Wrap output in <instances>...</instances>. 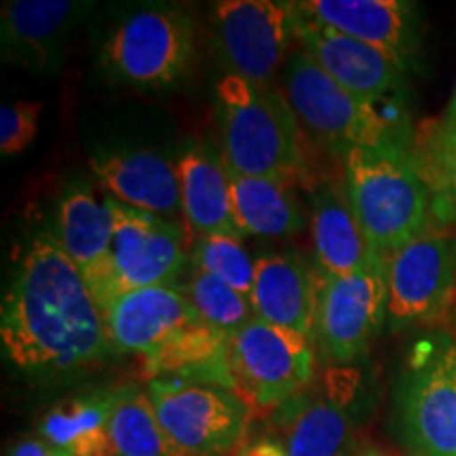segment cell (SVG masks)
<instances>
[{
  "instance_id": "26",
  "label": "cell",
  "mask_w": 456,
  "mask_h": 456,
  "mask_svg": "<svg viewBox=\"0 0 456 456\" xmlns=\"http://www.w3.org/2000/svg\"><path fill=\"white\" fill-rule=\"evenodd\" d=\"M114 456H175L159 425L151 395L138 385L114 393L108 419Z\"/></svg>"
},
{
  "instance_id": "14",
  "label": "cell",
  "mask_w": 456,
  "mask_h": 456,
  "mask_svg": "<svg viewBox=\"0 0 456 456\" xmlns=\"http://www.w3.org/2000/svg\"><path fill=\"white\" fill-rule=\"evenodd\" d=\"M359 374L349 368L330 370L323 387L302 391L279 406V425L285 433L288 456H349L355 436L353 402Z\"/></svg>"
},
{
  "instance_id": "7",
  "label": "cell",
  "mask_w": 456,
  "mask_h": 456,
  "mask_svg": "<svg viewBox=\"0 0 456 456\" xmlns=\"http://www.w3.org/2000/svg\"><path fill=\"white\" fill-rule=\"evenodd\" d=\"M146 391L175 456H226L243 440L249 403L241 393L178 376L148 380Z\"/></svg>"
},
{
  "instance_id": "28",
  "label": "cell",
  "mask_w": 456,
  "mask_h": 456,
  "mask_svg": "<svg viewBox=\"0 0 456 456\" xmlns=\"http://www.w3.org/2000/svg\"><path fill=\"white\" fill-rule=\"evenodd\" d=\"M182 289L195 309L199 322L226 334L228 338L254 319L252 302L248 296L208 273L192 269Z\"/></svg>"
},
{
  "instance_id": "9",
  "label": "cell",
  "mask_w": 456,
  "mask_h": 456,
  "mask_svg": "<svg viewBox=\"0 0 456 456\" xmlns=\"http://www.w3.org/2000/svg\"><path fill=\"white\" fill-rule=\"evenodd\" d=\"M237 391L256 408H275L311 387L315 353L311 340L254 317L228 340Z\"/></svg>"
},
{
  "instance_id": "29",
  "label": "cell",
  "mask_w": 456,
  "mask_h": 456,
  "mask_svg": "<svg viewBox=\"0 0 456 456\" xmlns=\"http://www.w3.org/2000/svg\"><path fill=\"white\" fill-rule=\"evenodd\" d=\"M192 269L222 279L243 296L252 294L256 279V260L241 245V239L224 235L199 237L192 245Z\"/></svg>"
},
{
  "instance_id": "18",
  "label": "cell",
  "mask_w": 456,
  "mask_h": 456,
  "mask_svg": "<svg viewBox=\"0 0 456 456\" xmlns=\"http://www.w3.org/2000/svg\"><path fill=\"white\" fill-rule=\"evenodd\" d=\"M104 322L112 353L144 357L182 330L201 323L178 283L121 294L104 309Z\"/></svg>"
},
{
  "instance_id": "1",
  "label": "cell",
  "mask_w": 456,
  "mask_h": 456,
  "mask_svg": "<svg viewBox=\"0 0 456 456\" xmlns=\"http://www.w3.org/2000/svg\"><path fill=\"white\" fill-rule=\"evenodd\" d=\"M0 340L21 372L64 376L112 353L104 311L55 232L32 237L3 296Z\"/></svg>"
},
{
  "instance_id": "22",
  "label": "cell",
  "mask_w": 456,
  "mask_h": 456,
  "mask_svg": "<svg viewBox=\"0 0 456 456\" xmlns=\"http://www.w3.org/2000/svg\"><path fill=\"white\" fill-rule=\"evenodd\" d=\"M313 245L317 269L328 275H353L366 269L376 252L353 212L345 186L326 182L313 195Z\"/></svg>"
},
{
  "instance_id": "2",
  "label": "cell",
  "mask_w": 456,
  "mask_h": 456,
  "mask_svg": "<svg viewBox=\"0 0 456 456\" xmlns=\"http://www.w3.org/2000/svg\"><path fill=\"white\" fill-rule=\"evenodd\" d=\"M216 117L228 171L283 182L305 171L300 121L283 91L224 74L216 85Z\"/></svg>"
},
{
  "instance_id": "33",
  "label": "cell",
  "mask_w": 456,
  "mask_h": 456,
  "mask_svg": "<svg viewBox=\"0 0 456 456\" xmlns=\"http://www.w3.org/2000/svg\"><path fill=\"white\" fill-rule=\"evenodd\" d=\"M442 121L446 123L448 127H454V129H456V87H454L452 100H450V104H448V108H446V114H444Z\"/></svg>"
},
{
  "instance_id": "32",
  "label": "cell",
  "mask_w": 456,
  "mask_h": 456,
  "mask_svg": "<svg viewBox=\"0 0 456 456\" xmlns=\"http://www.w3.org/2000/svg\"><path fill=\"white\" fill-rule=\"evenodd\" d=\"M241 456H288V454H285L283 444L273 442V440H260L252 444L249 448H245Z\"/></svg>"
},
{
  "instance_id": "8",
  "label": "cell",
  "mask_w": 456,
  "mask_h": 456,
  "mask_svg": "<svg viewBox=\"0 0 456 456\" xmlns=\"http://www.w3.org/2000/svg\"><path fill=\"white\" fill-rule=\"evenodd\" d=\"M389 283L387 258L376 254L353 275H328L317 269V305L313 340L334 363L363 355L387 322Z\"/></svg>"
},
{
  "instance_id": "5",
  "label": "cell",
  "mask_w": 456,
  "mask_h": 456,
  "mask_svg": "<svg viewBox=\"0 0 456 456\" xmlns=\"http://www.w3.org/2000/svg\"><path fill=\"white\" fill-rule=\"evenodd\" d=\"M393 423L410 456H456V336L437 330L410 353L393 395Z\"/></svg>"
},
{
  "instance_id": "19",
  "label": "cell",
  "mask_w": 456,
  "mask_h": 456,
  "mask_svg": "<svg viewBox=\"0 0 456 456\" xmlns=\"http://www.w3.org/2000/svg\"><path fill=\"white\" fill-rule=\"evenodd\" d=\"M89 165L114 201L169 220L182 216L178 167L167 157L144 148H121L95 152Z\"/></svg>"
},
{
  "instance_id": "27",
  "label": "cell",
  "mask_w": 456,
  "mask_h": 456,
  "mask_svg": "<svg viewBox=\"0 0 456 456\" xmlns=\"http://www.w3.org/2000/svg\"><path fill=\"white\" fill-rule=\"evenodd\" d=\"M412 157L429 186L433 216L456 222V129L442 118L423 123L414 131Z\"/></svg>"
},
{
  "instance_id": "35",
  "label": "cell",
  "mask_w": 456,
  "mask_h": 456,
  "mask_svg": "<svg viewBox=\"0 0 456 456\" xmlns=\"http://www.w3.org/2000/svg\"><path fill=\"white\" fill-rule=\"evenodd\" d=\"M49 456H72L70 452H68V450H61V448H51V452H49Z\"/></svg>"
},
{
  "instance_id": "17",
  "label": "cell",
  "mask_w": 456,
  "mask_h": 456,
  "mask_svg": "<svg viewBox=\"0 0 456 456\" xmlns=\"http://www.w3.org/2000/svg\"><path fill=\"white\" fill-rule=\"evenodd\" d=\"M57 241L83 273L102 311L117 298L114 289L112 197L98 195L89 184H72L57 205Z\"/></svg>"
},
{
  "instance_id": "12",
  "label": "cell",
  "mask_w": 456,
  "mask_h": 456,
  "mask_svg": "<svg viewBox=\"0 0 456 456\" xmlns=\"http://www.w3.org/2000/svg\"><path fill=\"white\" fill-rule=\"evenodd\" d=\"M112 269L117 298L155 285H171L188 265L186 228L178 220L114 201ZM114 298V300H117Z\"/></svg>"
},
{
  "instance_id": "10",
  "label": "cell",
  "mask_w": 456,
  "mask_h": 456,
  "mask_svg": "<svg viewBox=\"0 0 456 456\" xmlns=\"http://www.w3.org/2000/svg\"><path fill=\"white\" fill-rule=\"evenodd\" d=\"M391 332L436 326L456 298V235L431 228L387 258Z\"/></svg>"
},
{
  "instance_id": "31",
  "label": "cell",
  "mask_w": 456,
  "mask_h": 456,
  "mask_svg": "<svg viewBox=\"0 0 456 456\" xmlns=\"http://www.w3.org/2000/svg\"><path fill=\"white\" fill-rule=\"evenodd\" d=\"M53 444H49L45 437H21L13 446L7 450L4 456H49Z\"/></svg>"
},
{
  "instance_id": "25",
  "label": "cell",
  "mask_w": 456,
  "mask_h": 456,
  "mask_svg": "<svg viewBox=\"0 0 456 456\" xmlns=\"http://www.w3.org/2000/svg\"><path fill=\"white\" fill-rule=\"evenodd\" d=\"M114 393L100 389L57 403L41 420V437L72 456H114L108 433Z\"/></svg>"
},
{
  "instance_id": "11",
  "label": "cell",
  "mask_w": 456,
  "mask_h": 456,
  "mask_svg": "<svg viewBox=\"0 0 456 456\" xmlns=\"http://www.w3.org/2000/svg\"><path fill=\"white\" fill-rule=\"evenodd\" d=\"M214 49L226 74L269 87L294 38L292 3L222 0L209 13Z\"/></svg>"
},
{
  "instance_id": "34",
  "label": "cell",
  "mask_w": 456,
  "mask_h": 456,
  "mask_svg": "<svg viewBox=\"0 0 456 456\" xmlns=\"http://www.w3.org/2000/svg\"><path fill=\"white\" fill-rule=\"evenodd\" d=\"M355 456H397V454L383 452V450H376V448H366V450H359Z\"/></svg>"
},
{
  "instance_id": "21",
  "label": "cell",
  "mask_w": 456,
  "mask_h": 456,
  "mask_svg": "<svg viewBox=\"0 0 456 456\" xmlns=\"http://www.w3.org/2000/svg\"><path fill=\"white\" fill-rule=\"evenodd\" d=\"M182 188V218L199 237L224 235L243 239L232 208L231 174L222 155L212 148L192 144L178 157Z\"/></svg>"
},
{
  "instance_id": "15",
  "label": "cell",
  "mask_w": 456,
  "mask_h": 456,
  "mask_svg": "<svg viewBox=\"0 0 456 456\" xmlns=\"http://www.w3.org/2000/svg\"><path fill=\"white\" fill-rule=\"evenodd\" d=\"M298 13L379 49L410 74L420 61V21L414 3L403 0H305Z\"/></svg>"
},
{
  "instance_id": "20",
  "label": "cell",
  "mask_w": 456,
  "mask_h": 456,
  "mask_svg": "<svg viewBox=\"0 0 456 456\" xmlns=\"http://www.w3.org/2000/svg\"><path fill=\"white\" fill-rule=\"evenodd\" d=\"M249 302L254 317L313 340L317 269L296 252L260 256L256 258V279Z\"/></svg>"
},
{
  "instance_id": "30",
  "label": "cell",
  "mask_w": 456,
  "mask_h": 456,
  "mask_svg": "<svg viewBox=\"0 0 456 456\" xmlns=\"http://www.w3.org/2000/svg\"><path fill=\"white\" fill-rule=\"evenodd\" d=\"M38 102H13L0 110V151L3 155H17L32 144L38 131Z\"/></svg>"
},
{
  "instance_id": "3",
  "label": "cell",
  "mask_w": 456,
  "mask_h": 456,
  "mask_svg": "<svg viewBox=\"0 0 456 456\" xmlns=\"http://www.w3.org/2000/svg\"><path fill=\"white\" fill-rule=\"evenodd\" d=\"M345 191L370 248L389 258L433 224V199L410 148H353Z\"/></svg>"
},
{
  "instance_id": "6",
  "label": "cell",
  "mask_w": 456,
  "mask_h": 456,
  "mask_svg": "<svg viewBox=\"0 0 456 456\" xmlns=\"http://www.w3.org/2000/svg\"><path fill=\"white\" fill-rule=\"evenodd\" d=\"M195 51V28L180 4L146 3L125 13L100 47L108 78L135 89L171 87L184 77Z\"/></svg>"
},
{
  "instance_id": "24",
  "label": "cell",
  "mask_w": 456,
  "mask_h": 456,
  "mask_svg": "<svg viewBox=\"0 0 456 456\" xmlns=\"http://www.w3.org/2000/svg\"><path fill=\"white\" fill-rule=\"evenodd\" d=\"M228 169V167H226ZM231 174L232 208L243 237H292L305 228V212L289 188L277 178Z\"/></svg>"
},
{
  "instance_id": "4",
  "label": "cell",
  "mask_w": 456,
  "mask_h": 456,
  "mask_svg": "<svg viewBox=\"0 0 456 456\" xmlns=\"http://www.w3.org/2000/svg\"><path fill=\"white\" fill-rule=\"evenodd\" d=\"M285 98L319 142L340 157L353 148H410L414 134L408 118L383 112L379 104L357 98L328 77L305 51L288 57L283 72Z\"/></svg>"
},
{
  "instance_id": "16",
  "label": "cell",
  "mask_w": 456,
  "mask_h": 456,
  "mask_svg": "<svg viewBox=\"0 0 456 456\" xmlns=\"http://www.w3.org/2000/svg\"><path fill=\"white\" fill-rule=\"evenodd\" d=\"M91 3L77 0H9L0 11V49L4 64L30 72H55L72 34Z\"/></svg>"
},
{
  "instance_id": "13",
  "label": "cell",
  "mask_w": 456,
  "mask_h": 456,
  "mask_svg": "<svg viewBox=\"0 0 456 456\" xmlns=\"http://www.w3.org/2000/svg\"><path fill=\"white\" fill-rule=\"evenodd\" d=\"M294 9V38L315 64L357 98L372 104H399L408 74L379 49L309 20Z\"/></svg>"
},
{
  "instance_id": "23",
  "label": "cell",
  "mask_w": 456,
  "mask_h": 456,
  "mask_svg": "<svg viewBox=\"0 0 456 456\" xmlns=\"http://www.w3.org/2000/svg\"><path fill=\"white\" fill-rule=\"evenodd\" d=\"M228 340L231 338L218 330L195 323L146 355L144 374L148 380L178 376L192 383L218 385L237 391L228 359Z\"/></svg>"
}]
</instances>
